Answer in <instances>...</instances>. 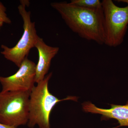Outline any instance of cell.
<instances>
[{
    "label": "cell",
    "mask_w": 128,
    "mask_h": 128,
    "mask_svg": "<svg viewBox=\"0 0 128 128\" xmlns=\"http://www.w3.org/2000/svg\"><path fill=\"white\" fill-rule=\"evenodd\" d=\"M128 104V102H127V104Z\"/></svg>",
    "instance_id": "obj_14"
},
{
    "label": "cell",
    "mask_w": 128,
    "mask_h": 128,
    "mask_svg": "<svg viewBox=\"0 0 128 128\" xmlns=\"http://www.w3.org/2000/svg\"><path fill=\"white\" fill-rule=\"evenodd\" d=\"M0 128H15V127H12V126H8V125H6V124H3L0 123Z\"/></svg>",
    "instance_id": "obj_11"
},
{
    "label": "cell",
    "mask_w": 128,
    "mask_h": 128,
    "mask_svg": "<svg viewBox=\"0 0 128 128\" xmlns=\"http://www.w3.org/2000/svg\"><path fill=\"white\" fill-rule=\"evenodd\" d=\"M4 23H5L4 21L3 20L2 18H0V29Z\"/></svg>",
    "instance_id": "obj_12"
},
{
    "label": "cell",
    "mask_w": 128,
    "mask_h": 128,
    "mask_svg": "<svg viewBox=\"0 0 128 128\" xmlns=\"http://www.w3.org/2000/svg\"><path fill=\"white\" fill-rule=\"evenodd\" d=\"M6 12V8L2 2H0V18L4 21L5 23L10 24L11 23V21L8 17Z\"/></svg>",
    "instance_id": "obj_10"
},
{
    "label": "cell",
    "mask_w": 128,
    "mask_h": 128,
    "mask_svg": "<svg viewBox=\"0 0 128 128\" xmlns=\"http://www.w3.org/2000/svg\"><path fill=\"white\" fill-rule=\"evenodd\" d=\"M70 30L82 38L102 45L105 42L102 8L88 9L66 2L51 3Z\"/></svg>",
    "instance_id": "obj_1"
},
{
    "label": "cell",
    "mask_w": 128,
    "mask_h": 128,
    "mask_svg": "<svg viewBox=\"0 0 128 128\" xmlns=\"http://www.w3.org/2000/svg\"><path fill=\"white\" fill-rule=\"evenodd\" d=\"M110 105V108L104 109L97 107L90 102H86L82 104V108L86 112L102 114V119L116 120L120 124L118 127L128 126V104Z\"/></svg>",
    "instance_id": "obj_8"
},
{
    "label": "cell",
    "mask_w": 128,
    "mask_h": 128,
    "mask_svg": "<svg viewBox=\"0 0 128 128\" xmlns=\"http://www.w3.org/2000/svg\"><path fill=\"white\" fill-rule=\"evenodd\" d=\"M71 4L79 7L88 9H98L102 8L99 0H72Z\"/></svg>",
    "instance_id": "obj_9"
},
{
    "label": "cell",
    "mask_w": 128,
    "mask_h": 128,
    "mask_svg": "<svg viewBox=\"0 0 128 128\" xmlns=\"http://www.w3.org/2000/svg\"><path fill=\"white\" fill-rule=\"evenodd\" d=\"M30 92H0V123L18 128L27 124Z\"/></svg>",
    "instance_id": "obj_3"
},
{
    "label": "cell",
    "mask_w": 128,
    "mask_h": 128,
    "mask_svg": "<svg viewBox=\"0 0 128 128\" xmlns=\"http://www.w3.org/2000/svg\"><path fill=\"white\" fill-rule=\"evenodd\" d=\"M34 48H36L38 54L35 78V83H38L44 80L48 74L51 60L58 54L59 48L48 46L40 37L37 39Z\"/></svg>",
    "instance_id": "obj_7"
},
{
    "label": "cell",
    "mask_w": 128,
    "mask_h": 128,
    "mask_svg": "<svg viewBox=\"0 0 128 128\" xmlns=\"http://www.w3.org/2000/svg\"><path fill=\"white\" fill-rule=\"evenodd\" d=\"M52 74V73L47 74L30 92L27 124L28 128H33L37 125L39 128H50V117L54 106L63 101H77L78 98L75 96H68L59 99L50 93L48 85Z\"/></svg>",
    "instance_id": "obj_2"
},
{
    "label": "cell",
    "mask_w": 128,
    "mask_h": 128,
    "mask_svg": "<svg viewBox=\"0 0 128 128\" xmlns=\"http://www.w3.org/2000/svg\"><path fill=\"white\" fill-rule=\"evenodd\" d=\"M118 2H124L127 3L128 5V0H117Z\"/></svg>",
    "instance_id": "obj_13"
},
{
    "label": "cell",
    "mask_w": 128,
    "mask_h": 128,
    "mask_svg": "<svg viewBox=\"0 0 128 128\" xmlns=\"http://www.w3.org/2000/svg\"><path fill=\"white\" fill-rule=\"evenodd\" d=\"M102 6L104 16V44L116 47L123 42L128 25V5L119 7L112 0H103Z\"/></svg>",
    "instance_id": "obj_5"
},
{
    "label": "cell",
    "mask_w": 128,
    "mask_h": 128,
    "mask_svg": "<svg viewBox=\"0 0 128 128\" xmlns=\"http://www.w3.org/2000/svg\"><path fill=\"white\" fill-rule=\"evenodd\" d=\"M18 6V12L23 22L24 32L22 36L14 47L10 48L4 44L1 45L3 50L1 52L6 59L19 68L22 61L28 57L30 50L34 48L38 36L35 28V22L31 21V12L26 10L29 2L26 0L20 1Z\"/></svg>",
    "instance_id": "obj_4"
},
{
    "label": "cell",
    "mask_w": 128,
    "mask_h": 128,
    "mask_svg": "<svg viewBox=\"0 0 128 128\" xmlns=\"http://www.w3.org/2000/svg\"><path fill=\"white\" fill-rule=\"evenodd\" d=\"M36 64L26 57L15 74L8 77L0 76L2 92L25 91L31 92L35 86Z\"/></svg>",
    "instance_id": "obj_6"
}]
</instances>
